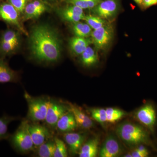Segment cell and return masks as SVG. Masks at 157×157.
Here are the masks:
<instances>
[{
	"instance_id": "10",
	"label": "cell",
	"mask_w": 157,
	"mask_h": 157,
	"mask_svg": "<svg viewBox=\"0 0 157 157\" xmlns=\"http://www.w3.org/2000/svg\"><path fill=\"white\" fill-rule=\"evenodd\" d=\"M118 9L117 0H105L94 9V13L101 18L108 19L115 16Z\"/></svg>"
},
{
	"instance_id": "28",
	"label": "cell",
	"mask_w": 157,
	"mask_h": 157,
	"mask_svg": "<svg viewBox=\"0 0 157 157\" xmlns=\"http://www.w3.org/2000/svg\"><path fill=\"white\" fill-rule=\"evenodd\" d=\"M2 42H20L19 33L14 30L8 29L4 31L0 37Z\"/></svg>"
},
{
	"instance_id": "26",
	"label": "cell",
	"mask_w": 157,
	"mask_h": 157,
	"mask_svg": "<svg viewBox=\"0 0 157 157\" xmlns=\"http://www.w3.org/2000/svg\"><path fill=\"white\" fill-rule=\"evenodd\" d=\"M84 20L86 21V23L94 30L98 29L106 25L104 19L97 15H87L85 16Z\"/></svg>"
},
{
	"instance_id": "19",
	"label": "cell",
	"mask_w": 157,
	"mask_h": 157,
	"mask_svg": "<svg viewBox=\"0 0 157 157\" xmlns=\"http://www.w3.org/2000/svg\"><path fill=\"white\" fill-rule=\"evenodd\" d=\"M18 75L16 71L9 67L3 58H0V83L16 82Z\"/></svg>"
},
{
	"instance_id": "14",
	"label": "cell",
	"mask_w": 157,
	"mask_h": 157,
	"mask_svg": "<svg viewBox=\"0 0 157 157\" xmlns=\"http://www.w3.org/2000/svg\"><path fill=\"white\" fill-rule=\"evenodd\" d=\"M59 15L62 19L66 21L73 23L84 20L85 16L83 13V9L74 5L60 10Z\"/></svg>"
},
{
	"instance_id": "1",
	"label": "cell",
	"mask_w": 157,
	"mask_h": 157,
	"mask_svg": "<svg viewBox=\"0 0 157 157\" xmlns=\"http://www.w3.org/2000/svg\"><path fill=\"white\" fill-rule=\"evenodd\" d=\"M29 48L33 58L38 62L55 63L61 55V42L58 35L46 25H39L32 29Z\"/></svg>"
},
{
	"instance_id": "6",
	"label": "cell",
	"mask_w": 157,
	"mask_h": 157,
	"mask_svg": "<svg viewBox=\"0 0 157 157\" xmlns=\"http://www.w3.org/2000/svg\"><path fill=\"white\" fill-rule=\"evenodd\" d=\"M113 30L110 25H105L104 26L94 30L91 33L92 41L96 48L99 50H104L109 46L113 37Z\"/></svg>"
},
{
	"instance_id": "16",
	"label": "cell",
	"mask_w": 157,
	"mask_h": 157,
	"mask_svg": "<svg viewBox=\"0 0 157 157\" xmlns=\"http://www.w3.org/2000/svg\"><path fill=\"white\" fill-rule=\"evenodd\" d=\"M45 5L38 0L27 4L25 9V18L26 20L38 18L46 11Z\"/></svg>"
},
{
	"instance_id": "8",
	"label": "cell",
	"mask_w": 157,
	"mask_h": 157,
	"mask_svg": "<svg viewBox=\"0 0 157 157\" xmlns=\"http://www.w3.org/2000/svg\"><path fill=\"white\" fill-rule=\"evenodd\" d=\"M29 128L35 147H39L51 138L50 131L43 125L33 122L29 124Z\"/></svg>"
},
{
	"instance_id": "13",
	"label": "cell",
	"mask_w": 157,
	"mask_h": 157,
	"mask_svg": "<svg viewBox=\"0 0 157 157\" xmlns=\"http://www.w3.org/2000/svg\"><path fill=\"white\" fill-rule=\"evenodd\" d=\"M78 128L73 113L71 110L60 118L56 124V128L59 132L65 133L73 132Z\"/></svg>"
},
{
	"instance_id": "15",
	"label": "cell",
	"mask_w": 157,
	"mask_h": 157,
	"mask_svg": "<svg viewBox=\"0 0 157 157\" xmlns=\"http://www.w3.org/2000/svg\"><path fill=\"white\" fill-rule=\"evenodd\" d=\"M70 110L73 113L78 128L85 130H89L94 126L92 120L76 106L69 103Z\"/></svg>"
},
{
	"instance_id": "2",
	"label": "cell",
	"mask_w": 157,
	"mask_h": 157,
	"mask_svg": "<svg viewBox=\"0 0 157 157\" xmlns=\"http://www.w3.org/2000/svg\"><path fill=\"white\" fill-rule=\"evenodd\" d=\"M116 133L120 139L129 147L138 146L149 142L147 132L137 124L123 123L118 126Z\"/></svg>"
},
{
	"instance_id": "18",
	"label": "cell",
	"mask_w": 157,
	"mask_h": 157,
	"mask_svg": "<svg viewBox=\"0 0 157 157\" xmlns=\"http://www.w3.org/2000/svg\"><path fill=\"white\" fill-rule=\"evenodd\" d=\"M100 144L99 137H94L85 142L78 155L80 157H95L98 155Z\"/></svg>"
},
{
	"instance_id": "24",
	"label": "cell",
	"mask_w": 157,
	"mask_h": 157,
	"mask_svg": "<svg viewBox=\"0 0 157 157\" xmlns=\"http://www.w3.org/2000/svg\"><path fill=\"white\" fill-rule=\"evenodd\" d=\"M17 117L5 115L0 117V140L9 137L8 126L11 122L16 120Z\"/></svg>"
},
{
	"instance_id": "27",
	"label": "cell",
	"mask_w": 157,
	"mask_h": 157,
	"mask_svg": "<svg viewBox=\"0 0 157 157\" xmlns=\"http://www.w3.org/2000/svg\"><path fill=\"white\" fill-rule=\"evenodd\" d=\"M56 148L53 157H68L67 149L63 140L57 137L54 138Z\"/></svg>"
},
{
	"instance_id": "5",
	"label": "cell",
	"mask_w": 157,
	"mask_h": 157,
	"mask_svg": "<svg viewBox=\"0 0 157 157\" xmlns=\"http://www.w3.org/2000/svg\"><path fill=\"white\" fill-rule=\"evenodd\" d=\"M70 110V106L57 100L50 99L45 121L48 127L56 128L61 117Z\"/></svg>"
},
{
	"instance_id": "31",
	"label": "cell",
	"mask_w": 157,
	"mask_h": 157,
	"mask_svg": "<svg viewBox=\"0 0 157 157\" xmlns=\"http://www.w3.org/2000/svg\"><path fill=\"white\" fill-rule=\"evenodd\" d=\"M69 2L72 5L80 7L82 9H89L88 0H69Z\"/></svg>"
},
{
	"instance_id": "11",
	"label": "cell",
	"mask_w": 157,
	"mask_h": 157,
	"mask_svg": "<svg viewBox=\"0 0 157 157\" xmlns=\"http://www.w3.org/2000/svg\"><path fill=\"white\" fill-rule=\"evenodd\" d=\"M122 148L117 139L110 135L105 139L101 147L99 155L101 157H116L121 154Z\"/></svg>"
},
{
	"instance_id": "29",
	"label": "cell",
	"mask_w": 157,
	"mask_h": 157,
	"mask_svg": "<svg viewBox=\"0 0 157 157\" xmlns=\"http://www.w3.org/2000/svg\"><path fill=\"white\" fill-rule=\"evenodd\" d=\"M92 117L101 124L107 122L106 109L104 108H92L89 109Z\"/></svg>"
},
{
	"instance_id": "20",
	"label": "cell",
	"mask_w": 157,
	"mask_h": 157,
	"mask_svg": "<svg viewBox=\"0 0 157 157\" xmlns=\"http://www.w3.org/2000/svg\"><path fill=\"white\" fill-rule=\"evenodd\" d=\"M80 56V62L85 67H90L98 63V53L94 48L90 46H89Z\"/></svg>"
},
{
	"instance_id": "22",
	"label": "cell",
	"mask_w": 157,
	"mask_h": 157,
	"mask_svg": "<svg viewBox=\"0 0 157 157\" xmlns=\"http://www.w3.org/2000/svg\"><path fill=\"white\" fill-rule=\"evenodd\" d=\"M73 33L76 36L88 38L91 35L92 28L87 23L79 22L74 23Z\"/></svg>"
},
{
	"instance_id": "7",
	"label": "cell",
	"mask_w": 157,
	"mask_h": 157,
	"mask_svg": "<svg viewBox=\"0 0 157 157\" xmlns=\"http://www.w3.org/2000/svg\"><path fill=\"white\" fill-rule=\"evenodd\" d=\"M0 19L26 34L20 21L19 12L10 3L0 4Z\"/></svg>"
},
{
	"instance_id": "12",
	"label": "cell",
	"mask_w": 157,
	"mask_h": 157,
	"mask_svg": "<svg viewBox=\"0 0 157 157\" xmlns=\"http://www.w3.org/2000/svg\"><path fill=\"white\" fill-rule=\"evenodd\" d=\"M63 138L69 147L70 153L76 155L78 154L80 148L85 143L86 137L84 134L71 132L64 134Z\"/></svg>"
},
{
	"instance_id": "3",
	"label": "cell",
	"mask_w": 157,
	"mask_h": 157,
	"mask_svg": "<svg viewBox=\"0 0 157 157\" xmlns=\"http://www.w3.org/2000/svg\"><path fill=\"white\" fill-rule=\"evenodd\" d=\"M24 97L28 106V119L33 123L45 121L50 98L45 97H33L26 91Z\"/></svg>"
},
{
	"instance_id": "4",
	"label": "cell",
	"mask_w": 157,
	"mask_h": 157,
	"mask_svg": "<svg viewBox=\"0 0 157 157\" xmlns=\"http://www.w3.org/2000/svg\"><path fill=\"white\" fill-rule=\"evenodd\" d=\"M28 120H24L16 132L10 137L12 146L17 151L22 153H27L33 150V142L29 131Z\"/></svg>"
},
{
	"instance_id": "23",
	"label": "cell",
	"mask_w": 157,
	"mask_h": 157,
	"mask_svg": "<svg viewBox=\"0 0 157 157\" xmlns=\"http://www.w3.org/2000/svg\"><path fill=\"white\" fill-rule=\"evenodd\" d=\"M20 42H2L0 41V56H9L15 53L18 47Z\"/></svg>"
},
{
	"instance_id": "9",
	"label": "cell",
	"mask_w": 157,
	"mask_h": 157,
	"mask_svg": "<svg viewBox=\"0 0 157 157\" xmlns=\"http://www.w3.org/2000/svg\"><path fill=\"white\" fill-rule=\"evenodd\" d=\"M136 118L153 132L156 122V112L154 106L151 104H147L139 108L135 113Z\"/></svg>"
},
{
	"instance_id": "32",
	"label": "cell",
	"mask_w": 157,
	"mask_h": 157,
	"mask_svg": "<svg viewBox=\"0 0 157 157\" xmlns=\"http://www.w3.org/2000/svg\"><path fill=\"white\" fill-rule=\"evenodd\" d=\"M132 157H146L148 156V155L141 152L137 148H135L133 151L131 153Z\"/></svg>"
},
{
	"instance_id": "33",
	"label": "cell",
	"mask_w": 157,
	"mask_h": 157,
	"mask_svg": "<svg viewBox=\"0 0 157 157\" xmlns=\"http://www.w3.org/2000/svg\"><path fill=\"white\" fill-rule=\"evenodd\" d=\"M142 4L144 7L148 8L157 4V0H143Z\"/></svg>"
},
{
	"instance_id": "25",
	"label": "cell",
	"mask_w": 157,
	"mask_h": 157,
	"mask_svg": "<svg viewBox=\"0 0 157 157\" xmlns=\"http://www.w3.org/2000/svg\"><path fill=\"white\" fill-rule=\"evenodd\" d=\"M107 121L109 123H115L126 115V113L117 108L109 107L106 109Z\"/></svg>"
},
{
	"instance_id": "17",
	"label": "cell",
	"mask_w": 157,
	"mask_h": 157,
	"mask_svg": "<svg viewBox=\"0 0 157 157\" xmlns=\"http://www.w3.org/2000/svg\"><path fill=\"white\" fill-rule=\"evenodd\" d=\"M92 43V41L88 37L83 38L75 36L70 39L69 46L73 55L80 56Z\"/></svg>"
},
{
	"instance_id": "21",
	"label": "cell",
	"mask_w": 157,
	"mask_h": 157,
	"mask_svg": "<svg viewBox=\"0 0 157 157\" xmlns=\"http://www.w3.org/2000/svg\"><path fill=\"white\" fill-rule=\"evenodd\" d=\"M55 148L54 139H49L38 147L37 155L40 157H53Z\"/></svg>"
},
{
	"instance_id": "34",
	"label": "cell",
	"mask_w": 157,
	"mask_h": 157,
	"mask_svg": "<svg viewBox=\"0 0 157 157\" xmlns=\"http://www.w3.org/2000/svg\"><path fill=\"white\" fill-rule=\"evenodd\" d=\"M134 1L138 5H141L143 2V0H134Z\"/></svg>"
},
{
	"instance_id": "30",
	"label": "cell",
	"mask_w": 157,
	"mask_h": 157,
	"mask_svg": "<svg viewBox=\"0 0 157 157\" xmlns=\"http://www.w3.org/2000/svg\"><path fill=\"white\" fill-rule=\"evenodd\" d=\"M9 3L12 5L19 13L24 11L28 0H9Z\"/></svg>"
}]
</instances>
